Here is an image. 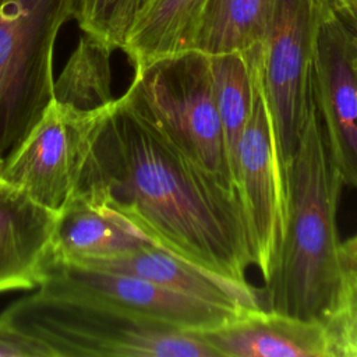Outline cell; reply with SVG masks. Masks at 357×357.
Listing matches in <instances>:
<instances>
[{
	"label": "cell",
	"instance_id": "cell-1",
	"mask_svg": "<svg viewBox=\"0 0 357 357\" xmlns=\"http://www.w3.org/2000/svg\"><path fill=\"white\" fill-rule=\"evenodd\" d=\"M73 194L215 273L245 280L254 265L238 192L192 162L124 95L106 107Z\"/></svg>",
	"mask_w": 357,
	"mask_h": 357
},
{
	"label": "cell",
	"instance_id": "cell-2",
	"mask_svg": "<svg viewBox=\"0 0 357 357\" xmlns=\"http://www.w3.org/2000/svg\"><path fill=\"white\" fill-rule=\"evenodd\" d=\"M343 180L314 100L287 177V215L279 255L265 280V310L328 322L346 276L336 213Z\"/></svg>",
	"mask_w": 357,
	"mask_h": 357
},
{
	"label": "cell",
	"instance_id": "cell-3",
	"mask_svg": "<svg viewBox=\"0 0 357 357\" xmlns=\"http://www.w3.org/2000/svg\"><path fill=\"white\" fill-rule=\"evenodd\" d=\"M0 318L47 343L57 357H218L198 332L89 296L38 289Z\"/></svg>",
	"mask_w": 357,
	"mask_h": 357
},
{
	"label": "cell",
	"instance_id": "cell-4",
	"mask_svg": "<svg viewBox=\"0 0 357 357\" xmlns=\"http://www.w3.org/2000/svg\"><path fill=\"white\" fill-rule=\"evenodd\" d=\"M124 96L192 162L237 191L208 54L191 49L137 68Z\"/></svg>",
	"mask_w": 357,
	"mask_h": 357
},
{
	"label": "cell",
	"instance_id": "cell-5",
	"mask_svg": "<svg viewBox=\"0 0 357 357\" xmlns=\"http://www.w3.org/2000/svg\"><path fill=\"white\" fill-rule=\"evenodd\" d=\"M75 0H0V156L53 99V53Z\"/></svg>",
	"mask_w": 357,
	"mask_h": 357
},
{
	"label": "cell",
	"instance_id": "cell-6",
	"mask_svg": "<svg viewBox=\"0 0 357 357\" xmlns=\"http://www.w3.org/2000/svg\"><path fill=\"white\" fill-rule=\"evenodd\" d=\"M322 8L324 0H275L265 33L252 46L286 190L312 103L314 52Z\"/></svg>",
	"mask_w": 357,
	"mask_h": 357
},
{
	"label": "cell",
	"instance_id": "cell-7",
	"mask_svg": "<svg viewBox=\"0 0 357 357\" xmlns=\"http://www.w3.org/2000/svg\"><path fill=\"white\" fill-rule=\"evenodd\" d=\"M107 106L79 110L52 99L28 134L3 158L1 181L59 212L77 187Z\"/></svg>",
	"mask_w": 357,
	"mask_h": 357
},
{
	"label": "cell",
	"instance_id": "cell-8",
	"mask_svg": "<svg viewBox=\"0 0 357 357\" xmlns=\"http://www.w3.org/2000/svg\"><path fill=\"white\" fill-rule=\"evenodd\" d=\"M248 52L255 71V95L238 148L236 187L248 226L254 265L259 269L264 280H268L284 233L287 190L280 173L275 132L254 47Z\"/></svg>",
	"mask_w": 357,
	"mask_h": 357
},
{
	"label": "cell",
	"instance_id": "cell-9",
	"mask_svg": "<svg viewBox=\"0 0 357 357\" xmlns=\"http://www.w3.org/2000/svg\"><path fill=\"white\" fill-rule=\"evenodd\" d=\"M38 289L100 298L192 332L220 326L245 311L208 303L138 276L56 261L47 262L43 282Z\"/></svg>",
	"mask_w": 357,
	"mask_h": 357
},
{
	"label": "cell",
	"instance_id": "cell-10",
	"mask_svg": "<svg viewBox=\"0 0 357 357\" xmlns=\"http://www.w3.org/2000/svg\"><path fill=\"white\" fill-rule=\"evenodd\" d=\"M312 93L343 184L357 190V47L331 0L317 32Z\"/></svg>",
	"mask_w": 357,
	"mask_h": 357
},
{
	"label": "cell",
	"instance_id": "cell-11",
	"mask_svg": "<svg viewBox=\"0 0 357 357\" xmlns=\"http://www.w3.org/2000/svg\"><path fill=\"white\" fill-rule=\"evenodd\" d=\"M198 335L218 357H336L325 322L262 308L245 310Z\"/></svg>",
	"mask_w": 357,
	"mask_h": 357
},
{
	"label": "cell",
	"instance_id": "cell-12",
	"mask_svg": "<svg viewBox=\"0 0 357 357\" xmlns=\"http://www.w3.org/2000/svg\"><path fill=\"white\" fill-rule=\"evenodd\" d=\"M56 220L57 212L0 183V293L40 286Z\"/></svg>",
	"mask_w": 357,
	"mask_h": 357
},
{
	"label": "cell",
	"instance_id": "cell-13",
	"mask_svg": "<svg viewBox=\"0 0 357 357\" xmlns=\"http://www.w3.org/2000/svg\"><path fill=\"white\" fill-rule=\"evenodd\" d=\"M85 268L138 276L170 290L240 311L262 308L257 290L247 280L215 273L155 244L138 247Z\"/></svg>",
	"mask_w": 357,
	"mask_h": 357
},
{
	"label": "cell",
	"instance_id": "cell-14",
	"mask_svg": "<svg viewBox=\"0 0 357 357\" xmlns=\"http://www.w3.org/2000/svg\"><path fill=\"white\" fill-rule=\"evenodd\" d=\"M152 244L110 208L73 194L57 212L50 261L86 266Z\"/></svg>",
	"mask_w": 357,
	"mask_h": 357
},
{
	"label": "cell",
	"instance_id": "cell-15",
	"mask_svg": "<svg viewBox=\"0 0 357 357\" xmlns=\"http://www.w3.org/2000/svg\"><path fill=\"white\" fill-rule=\"evenodd\" d=\"M206 0H151L121 47L134 70L191 49Z\"/></svg>",
	"mask_w": 357,
	"mask_h": 357
},
{
	"label": "cell",
	"instance_id": "cell-16",
	"mask_svg": "<svg viewBox=\"0 0 357 357\" xmlns=\"http://www.w3.org/2000/svg\"><path fill=\"white\" fill-rule=\"evenodd\" d=\"M273 4L275 0H206L191 49L208 56L251 49L261 42Z\"/></svg>",
	"mask_w": 357,
	"mask_h": 357
},
{
	"label": "cell",
	"instance_id": "cell-17",
	"mask_svg": "<svg viewBox=\"0 0 357 357\" xmlns=\"http://www.w3.org/2000/svg\"><path fill=\"white\" fill-rule=\"evenodd\" d=\"M209 63L215 105L236 185L238 148L255 95L254 63L248 50L209 56Z\"/></svg>",
	"mask_w": 357,
	"mask_h": 357
},
{
	"label": "cell",
	"instance_id": "cell-18",
	"mask_svg": "<svg viewBox=\"0 0 357 357\" xmlns=\"http://www.w3.org/2000/svg\"><path fill=\"white\" fill-rule=\"evenodd\" d=\"M112 49L82 32L78 45L54 78L53 99L79 110L107 106L116 98L112 92Z\"/></svg>",
	"mask_w": 357,
	"mask_h": 357
},
{
	"label": "cell",
	"instance_id": "cell-19",
	"mask_svg": "<svg viewBox=\"0 0 357 357\" xmlns=\"http://www.w3.org/2000/svg\"><path fill=\"white\" fill-rule=\"evenodd\" d=\"M151 0H75L74 17L81 31L112 50L123 47L138 15Z\"/></svg>",
	"mask_w": 357,
	"mask_h": 357
},
{
	"label": "cell",
	"instance_id": "cell-20",
	"mask_svg": "<svg viewBox=\"0 0 357 357\" xmlns=\"http://www.w3.org/2000/svg\"><path fill=\"white\" fill-rule=\"evenodd\" d=\"M326 326L336 357H357V279H346L339 305Z\"/></svg>",
	"mask_w": 357,
	"mask_h": 357
},
{
	"label": "cell",
	"instance_id": "cell-21",
	"mask_svg": "<svg viewBox=\"0 0 357 357\" xmlns=\"http://www.w3.org/2000/svg\"><path fill=\"white\" fill-rule=\"evenodd\" d=\"M0 357H57L45 342L29 336L0 318Z\"/></svg>",
	"mask_w": 357,
	"mask_h": 357
},
{
	"label": "cell",
	"instance_id": "cell-22",
	"mask_svg": "<svg viewBox=\"0 0 357 357\" xmlns=\"http://www.w3.org/2000/svg\"><path fill=\"white\" fill-rule=\"evenodd\" d=\"M340 265L346 279H357V234L340 243Z\"/></svg>",
	"mask_w": 357,
	"mask_h": 357
},
{
	"label": "cell",
	"instance_id": "cell-23",
	"mask_svg": "<svg viewBox=\"0 0 357 357\" xmlns=\"http://www.w3.org/2000/svg\"><path fill=\"white\" fill-rule=\"evenodd\" d=\"M331 3L336 8L339 17L343 20L349 31L351 32L357 47V0H331Z\"/></svg>",
	"mask_w": 357,
	"mask_h": 357
},
{
	"label": "cell",
	"instance_id": "cell-24",
	"mask_svg": "<svg viewBox=\"0 0 357 357\" xmlns=\"http://www.w3.org/2000/svg\"><path fill=\"white\" fill-rule=\"evenodd\" d=\"M1 166H3V158L0 156V174H1ZM0 183H1V177H0Z\"/></svg>",
	"mask_w": 357,
	"mask_h": 357
},
{
	"label": "cell",
	"instance_id": "cell-25",
	"mask_svg": "<svg viewBox=\"0 0 357 357\" xmlns=\"http://www.w3.org/2000/svg\"><path fill=\"white\" fill-rule=\"evenodd\" d=\"M332 1H337V0H332Z\"/></svg>",
	"mask_w": 357,
	"mask_h": 357
}]
</instances>
